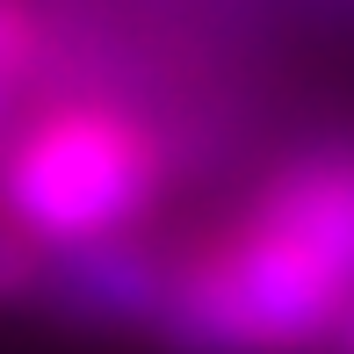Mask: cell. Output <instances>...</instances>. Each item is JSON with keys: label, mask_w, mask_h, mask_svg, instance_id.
I'll list each match as a JSON object with an SVG mask.
<instances>
[{"label": "cell", "mask_w": 354, "mask_h": 354, "mask_svg": "<svg viewBox=\"0 0 354 354\" xmlns=\"http://www.w3.org/2000/svg\"><path fill=\"white\" fill-rule=\"evenodd\" d=\"M354 311V138L297 145L217 232L167 253L174 354H326Z\"/></svg>", "instance_id": "1"}, {"label": "cell", "mask_w": 354, "mask_h": 354, "mask_svg": "<svg viewBox=\"0 0 354 354\" xmlns=\"http://www.w3.org/2000/svg\"><path fill=\"white\" fill-rule=\"evenodd\" d=\"M167 188V131L116 94H44L0 145V210L44 261L138 239Z\"/></svg>", "instance_id": "2"}, {"label": "cell", "mask_w": 354, "mask_h": 354, "mask_svg": "<svg viewBox=\"0 0 354 354\" xmlns=\"http://www.w3.org/2000/svg\"><path fill=\"white\" fill-rule=\"evenodd\" d=\"M326 354H354V311H347V326H340V340H333Z\"/></svg>", "instance_id": "6"}, {"label": "cell", "mask_w": 354, "mask_h": 354, "mask_svg": "<svg viewBox=\"0 0 354 354\" xmlns=\"http://www.w3.org/2000/svg\"><path fill=\"white\" fill-rule=\"evenodd\" d=\"M22 297H44V253L0 210V304H22Z\"/></svg>", "instance_id": "5"}, {"label": "cell", "mask_w": 354, "mask_h": 354, "mask_svg": "<svg viewBox=\"0 0 354 354\" xmlns=\"http://www.w3.org/2000/svg\"><path fill=\"white\" fill-rule=\"evenodd\" d=\"M58 66V29L44 0H0V145L44 102V80Z\"/></svg>", "instance_id": "4"}, {"label": "cell", "mask_w": 354, "mask_h": 354, "mask_svg": "<svg viewBox=\"0 0 354 354\" xmlns=\"http://www.w3.org/2000/svg\"><path fill=\"white\" fill-rule=\"evenodd\" d=\"M44 297H58V311L87 326H152L167 297V253H152L145 239H116L94 253L44 261Z\"/></svg>", "instance_id": "3"}]
</instances>
